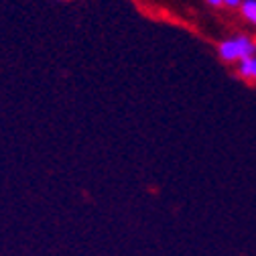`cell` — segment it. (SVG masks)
Listing matches in <instances>:
<instances>
[{"label":"cell","instance_id":"5b68a950","mask_svg":"<svg viewBox=\"0 0 256 256\" xmlns=\"http://www.w3.org/2000/svg\"><path fill=\"white\" fill-rule=\"evenodd\" d=\"M210 6H224V0H208Z\"/></svg>","mask_w":256,"mask_h":256},{"label":"cell","instance_id":"7a4b0ae2","mask_svg":"<svg viewBox=\"0 0 256 256\" xmlns=\"http://www.w3.org/2000/svg\"><path fill=\"white\" fill-rule=\"evenodd\" d=\"M240 76L248 80H256V57H248L240 61Z\"/></svg>","mask_w":256,"mask_h":256},{"label":"cell","instance_id":"3957f363","mask_svg":"<svg viewBox=\"0 0 256 256\" xmlns=\"http://www.w3.org/2000/svg\"><path fill=\"white\" fill-rule=\"evenodd\" d=\"M240 8H242V14L252 24H256V0H244V2L240 4Z\"/></svg>","mask_w":256,"mask_h":256},{"label":"cell","instance_id":"6da1fadb","mask_svg":"<svg viewBox=\"0 0 256 256\" xmlns=\"http://www.w3.org/2000/svg\"><path fill=\"white\" fill-rule=\"evenodd\" d=\"M218 51H220V57L224 61H244L248 57H254L256 43L246 35H238V37L222 41Z\"/></svg>","mask_w":256,"mask_h":256},{"label":"cell","instance_id":"277c9868","mask_svg":"<svg viewBox=\"0 0 256 256\" xmlns=\"http://www.w3.org/2000/svg\"><path fill=\"white\" fill-rule=\"evenodd\" d=\"M242 2L240 0H224V6H232V8H236V6H240Z\"/></svg>","mask_w":256,"mask_h":256}]
</instances>
